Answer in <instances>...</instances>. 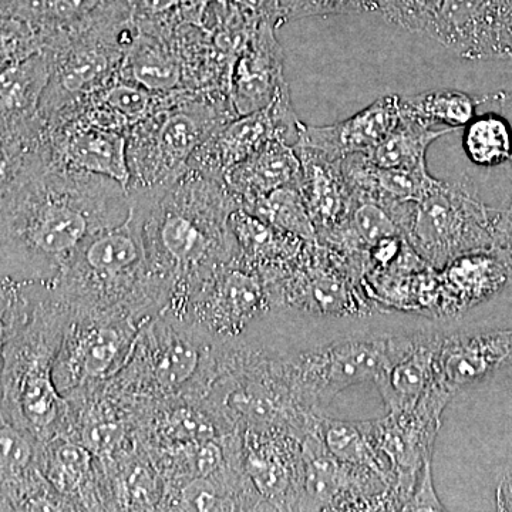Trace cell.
Returning a JSON list of instances; mask_svg holds the SVG:
<instances>
[{"label": "cell", "mask_w": 512, "mask_h": 512, "mask_svg": "<svg viewBox=\"0 0 512 512\" xmlns=\"http://www.w3.org/2000/svg\"><path fill=\"white\" fill-rule=\"evenodd\" d=\"M130 205L116 180L47 165L0 198V275L53 284L87 239L126 220Z\"/></svg>", "instance_id": "6da1fadb"}, {"label": "cell", "mask_w": 512, "mask_h": 512, "mask_svg": "<svg viewBox=\"0 0 512 512\" xmlns=\"http://www.w3.org/2000/svg\"><path fill=\"white\" fill-rule=\"evenodd\" d=\"M128 195L148 271L167 293L163 312L181 318L195 289L238 258L229 225L237 198L224 181L194 171L168 187Z\"/></svg>", "instance_id": "7a4b0ae2"}, {"label": "cell", "mask_w": 512, "mask_h": 512, "mask_svg": "<svg viewBox=\"0 0 512 512\" xmlns=\"http://www.w3.org/2000/svg\"><path fill=\"white\" fill-rule=\"evenodd\" d=\"M22 288L0 367V396L10 423L43 443L62 433L69 416L53 369L72 311L50 284L22 282Z\"/></svg>", "instance_id": "3957f363"}, {"label": "cell", "mask_w": 512, "mask_h": 512, "mask_svg": "<svg viewBox=\"0 0 512 512\" xmlns=\"http://www.w3.org/2000/svg\"><path fill=\"white\" fill-rule=\"evenodd\" d=\"M50 285L72 313L123 309L153 319L167 308V293L148 271L131 210L121 224L87 239Z\"/></svg>", "instance_id": "277c9868"}, {"label": "cell", "mask_w": 512, "mask_h": 512, "mask_svg": "<svg viewBox=\"0 0 512 512\" xmlns=\"http://www.w3.org/2000/svg\"><path fill=\"white\" fill-rule=\"evenodd\" d=\"M227 90H183L131 128L127 136L128 192L158 190L187 173L198 150L235 119Z\"/></svg>", "instance_id": "5b68a950"}, {"label": "cell", "mask_w": 512, "mask_h": 512, "mask_svg": "<svg viewBox=\"0 0 512 512\" xmlns=\"http://www.w3.org/2000/svg\"><path fill=\"white\" fill-rule=\"evenodd\" d=\"M215 346L190 323L161 312L141 328L126 365L107 384L148 407L201 400L214 376Z\"/></svg>", "instance_id": "8992f818"}, {"label": "cell", "mask_w": 512, "mask_h": 512, "mask_svg": "<svg viewBox=\"0 0 512 512\" xmlns=\"http://www.w3.org/2000/svg\"><path fill=\"white\" fill-rule=\"evenodd\" d=\"M138 33L131 13L76 35L63 36L45 47L50 59L49 83L40 116L56 119L119 79L124 55Z\"/></svg>", "instance_id": "52a82bcc"}, {"label": "cell", "mask_w": 512, "mask_h": 512, "mask_svg": "<svg viewBox=\"0 0 512 512\" xmlns=\"http://www.w3.org/2000/svg\"><path fill=\"white\" fill-rule=\"evenodd\" d=\"M495 212L481 201L467 175L457 181L439 180L429 194L413 202L403 237L439 271L458 256L493 249Z\"/></svg>", "instance_id": "ba28073f"}, {"label": "cell", "mask_w": 512, "mask_h": 512, "mask_svg": "<svg viewBox=\"0 0 512 512\" xmlns=\"http://www.w3.org/2000/svg\"><path fill=\"white\" fill-rule=\"evenodd\" d=\"M144 319L123 309L70 316L57 352L53 379L64 399L101 389L123 369Z\"/></svg>", "instance_id": "9c48e42d"}, {"label": "cell", "mask_w": 512, "mask_h": 512, "mask_svg": "<svg viewBox=\"0 0 512 512\" xmlns=\"http://www.w3.org/2000/svg\"><path fill=\"white\" fill-rule=\"evenodd\" d=\"M389 335L335 340L301 352L285 353L303 409L322 413L343 390L375 380L383 365Z\"/></svg>", "instance_id": "30bf717a"}, {"label": "cell", "mask_w": 512, "mask_h": 512, "mask_svg": "<svg viewBox=\"0 0 512 512\" xmlns=\"http://www.w3.org/2000/svg\"><path fill=\"white\" fill-rule=\"evenodd\" d=\"M274 309L264 279L235 258L195 289L178 319L212 339L228 340L244 335L252 322Z\"/></svg>", "instance_id": "8fae6325"}, {"label": "cell", "mask_w": 512, "mask_h": 512, "mask_svg": "<svg viewBox=\"0 0 512 512\" xmlns=\"http://www.w3.org/2000/svg\"><path fill=\"white\" fill-rule=\"evenodd\" d=\"M301 120L292 106L289 86H285L265 109L238 116L218 128L202 144L188 164L187 171L224 181V174L235 164L261 150L272 140L295 146Z\"/></svg>", "instance_id": "7c38bea8"}, {"label": "cell", "mask_w": 512, "mask_h": 512, "mask_svg": "<svg viewBox=\"0 0 512 512\" xmlns=\"http://www.w3.org/2000/svg\"><path fill=\"white\" fill-rule=\"evenodd\" d=\"M426 32L464 59H508L512 0H439Z\"/></svg>", "instance_id": "4fadbf2b"}, {"label": "cell", "mask_w": 512, "mask_h": 512, "mask_svg": "<svg viewBox=\"0 0 512 512\" xmlns=\"http://www.w3.org/2000/svg\"><path fill=\"white\" fill-rule=\"evenodd\" d=\"M242 471L264 511H298L302 494V437L288 429L242 431Z\"/></svg>", "instance_id": "5bb4252c"}, {"label": "cell", "mask_w": 512, "mask_h": 512, "mask_svg": "<svg viewBox=\"0 0 512 512\" xmlns=\"http://www.w3.org/2000/svg\"><path fill=\"white\" fill-rule=\"evenodd\" d=\"M443 333L433 330L389 335L383 365L373 383L389 412L413 409L439 383Z\"/></svg>", "instance_id": "9a60e30c"}, {"label": "cell", "mask_w": 512, "mask_h": 512, "mask_svg": "<svg viewBox=\"0 0 512 512\" xmlns=\"http://www.w3.org/2000/svg\"><path fill=\"white\" fill-rule=\"evenodd\" d=\"M275 23L261 19L248 33L229 73V97L237 116L268 107L288 86L284 50L275 36Z\"/></svg>", "instance_id": "2e32d148"}, {"label": "cell", "mask_w": 512, "mask_h": 512, "mask_svg": "<svg viewBox=\"0 0 512 512\" xmlns=\"http://www.w3.org/2000/svg\"><path fill=\"white\" fill-rule=\"evenodd\" d=\"M50 165L104 175L128 188L127 136L80 119L46 123Z\"/></svg>", "instance_id": "e0dca14e"}, {"label": "cell", "mask_w": 512, "mask_h": 512, "mask_svg": "<svg viewBox=\"0 0 512 512\" xmlns=\"http://www.w3.org/2000/svg\"><path fill=\"white\" fill-rule=\"evenodd\" d=\"M439 383L456 394L512 366V329L443 333Z\"/></svg>", "instance_id": "ac0fdd59"}, {"label": "cell", "mask_w": 512, "mask_h": 512, "mask_svg": "<svg viewBox=\"0 0 512 512\" xmlns=\"http://www.w3.org/2000/svg\"><path fill=\"white\" fill-rule=\"evenodd\" d=\"M403 119L402 97L387 94L355 116L329 126L299 124L295 146L309 148L329 160L369 153Z\"/></svg>", "instance_id": "d6986e66"}, {"label": "cell", "mask_w": 512, "mask_h": 512, "mask_svg": "<svg viewBox=\"0 0 512 512\" xmlns=\"http://www.w3.org/2000/svg\"><path fill=\"white\" fill-rule=\"evenodd\" d=\"M512 285V271L494 249L471 252L437 271L436 312L457 316Z\"/></svg>", "instance_id": "ffe728a7"}, {"label": "cell", "mask_w": 512, "mask_h": 512, "mask_svg": "<svg viewBox=\"0 0 512 512\" xmlns=\"http://www.w3.org/2000/svg\"><path fill=\"white\" fill-rule=\"evenodd\" d=\"M119 77L154 93L190 90L178 26L163 30L138 28L136 39L124 55Z\"/></svg>", "instance_id": "44dd1931"}, {"label": "cell", "mask_w": 512, "mask_h": 512, "mask_svg": "<svg viewBox=\"0 0 512 512\" xmlns=\"http://www.w3.org/2000/svg\"><path fill=\"white\" fill-rule=\"evenodd\" d=\"M238 245V258L264 279L266 288L278 284L298 264L308 242L272 227L237 208L229 217Z\"/></svg>", "instance_id": "7402d4cb"}, {"label": "cell", "mask_w": 512, "mask_h": 512, "mask_svg": "<svg viewBox=\"0 0 512 512\" xmlns=\"http://www.w3.org/2000/svg\"><path fill=\"white\" fill-rule=\"evenodd\" d=\"M293 148L301 161L299 188L319 239L348 221L355 200L340 160H329L309 148Z\"/></svg>", "instance_id": "603a6c76"}, {"label": "cell", "mask_w": 512, "mask_h": 512, "mask_svg": "<svg viewBox=\"0 0 512 512\" xmlns=\"http://www.w3.org/2000/svg\"><path fill=\"white\" fill-rule=\"evenodd\" d=\"M301 161L295 148L272 140L224 174V183L237 198L239 208L285 185L301 183Z\"/></svg>", "instance_id": "cb8c5ba5"}, {"label": "cell", "mask_w": 512, "mask_h": 512, "mask_svg": "<svg viewBox=\"0 0 512 512\" xmlns=\"http://www.w3.org/2000/svg\"><path fill=\"white\" fill-rule=\"evenodd\" d=\"M45 36L46 45L128 15L127 0H10Z\"/></svg>", "instance_id": "d4e9b609"}, {"label": "cell", "mask_w": 512, "mask_h": 512, "mask_svg": "<svg viewBox=\"0 0 512 512\" xmlns=\"http://www.w3.org/2000/svg\"><path fill=\"white\" fill-rule=\"evenodd\" d=\"M47 165L49 138L42 116L25 124L0 121V198Z\"/></svg>", "instance_id": "484cf974"}, {"label": "cell", "mask_w": 512, "mask_h": 512, "mask_svg": "<svg viewBox=\"0 0 512 512\" xmlns=\"http://www.w3.org/2000/svg\"><path fill=\"white\" fill-rule=\"evenodd\" d=\"M309 430H312L322 441L326 450L343 464L380 474L389 483L394 505H396L392 468L383 454L377 450L370 434L369 421L335 420L320 413L313 419Z\"/></svg>", "instance_id": "4316f807"}, {"label": "cell", "mask_w": 512, "mask_h": 512, "mask_svg": "<svg viewBox=\"0 0 512 512\" xmlns=\"http://www.w3.org/2000/svg\"><path fill=\"white\" fill-rule=\"evenodd\" d=\"M49 77L50 59L46 50L3 70L0 73V121L25 124L40 119Z\"/></svg>", "instance_id": "83f0119b"}, {"label": "cell", "mask_w": 512, "mask_h": 512, "mask_svg": "<svg viewBox=\"0 0 512 512\" xmlns=\"http://www.w3.org/2000/svg\"><path fill=\"white\" fill-rule=\"evenodd\" d=\"M453 131L456 130L448 127L436 130L403 114L399 126L390 131L366 156L373 164L383 168L424 170L427 168V150L431 144Z\"/></svg>", "instance_id": "f1b7e54d"}, {"label": "cell", "mask_w": 512, "mask_h": 512, "mask_svg": "<svg viewBox=\"0 0 512 512\" xmlns=\"http://www.w3.org/2000/svg\"><path fill=\"white\" fill-rule=\"evenodd\" d=\"M503 94H488L478 97L460 90H429L412 97H402L404 116L413 117L430 127H466L474 117L480 104L488 100L503 99Z\"/></svg>", "instance_id": "f546056e"}, {"label": "cell", "mask_w": 512, "mask_h": 512, "mask_svg": "<svg viewBox=\"0 0 512 512\" xmlns=\"http://www.w3.org/2000/svg\"><path fill=\"white\" fill-rule=\"evenodd\" d=\"M242 210L305 242L318 241L315 225L306 208L299 185L292 184L276 188L256 198Z\"/></svg>", "instance_id": "4dcf8cb0"}, {"label": "cell", "mask_w": 512, "mask_h": 512, "mask_svg": "<svg viewBox=\"0 0 512 512\" xmlns=\"http://www.w3.org/2000/svg\"><path fill=\"white\" fill-rule=\"evenodd\" d=\"M464 153L478 167H498L512 158V127L500 114L485 113L464 127Z\"/></svg>", "instance_id": "1f68e13d"}, {"label": "cell", "mask_w": 512, "mask_h": 512, "mask_svg": "<svg viewBox=\"0 0 512 512\" xmlns=\"http://www.w3.org/2000/svg\"><path fill=\"white\" fill-rule=\"evenodd\" d=\"M45 36L10 0H0V73L45 49Z\"/></svg>", "instance_id": "d6a6232c"}, {"label": "cell", "mask_w": 512, "mask_h": 512, "mask_svg": "<svg viewBox=\"0 0 512 512\" xmlns=\"http://www.w3.org/2000/svg\"><path fill=\"white\" fill-rule=\"evenodd\" d=\"M39 443L9 420L0 423V488L37 467Z\"/></svg>", "instance_id": "836d02e7"}, {"label": "cell", "mask_w": 512, "mask_h": 512, "mask_svg": "<svg viewBox=\"0 0 512 512\" xmlns=\"http://www.w3.org/2000/svg\"><path fill=\"white\" fill-rule=\"evenodd\" d=\"M439 0H369V9L382 12L387 19L409 30L429 28Z\"/></svg>", "instance_id": "e575fe53"}, {"label": "cell", "mask_w": 512, "mask_h": 512, "mask_svg": "<svg viewBox=\"0 0 512 512\" xmlns=\"http://www.w3.org/2000/svg\"><path fill=\"white\" fill-rule=\"evenodd\" d=\"M22 291V282L0 275V367L6 343L22 305Z\"/></svg>", "instance_id": "d590c367"}, {"label": "cell", "mask_w": 512, "mask_h": 512, "mask_svg": "<svg viewBox=\"0 0 512 512\" xmlns=\"http://www.w3.org/2000/svg\"><path fill=\"white\" fill-rule=\"evenodd\" d=\"M493 249L503 256L512 271V195L507 207L495 212Z\"/></svg>", "instance_id": "8d00e7d4"}, {"label": "cell", "mask_w": 512, "mask_h": 512, "mask_svg": "<svg viewBox=\"0 0 512 512\" xmlns=\"http://www.w3.org/2000/svg\"><path fill=\"white\" fill-rule=\"evenodd\" d=\"M495 505L498 511H512V463L508 464L498 480Z\"/></svg>", "instance_id": "74e56055"}, {"label": "cell", "mask_w": 512, "mask_h": 512, "mask_svg": "<svg viewBox=\"0 0 512 512\" xmlns=\"http://www.w3.org/2000/svg\"><path fill=\"white\" fill-rule=\"evenodd\" d=\"M508 175H510V180L512 183V158H511L510 163H508Z\"/></svg>", "instance_id": "f35d334b"}]
</instances>
